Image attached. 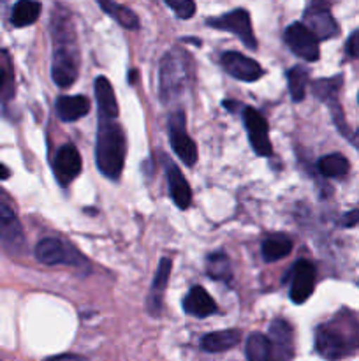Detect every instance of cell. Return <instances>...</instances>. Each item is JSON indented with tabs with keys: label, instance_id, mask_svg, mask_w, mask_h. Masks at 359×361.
<instances>
[{
	"label": "cell",
	"instance_id": "cell-1",
	"mask_svg": "<svg viewBox=\"0 0 359 361\" xmlns=\"http://www.w3.org/2000/svg\"><path fill=\"white\" fill-rule=\"evenodd\" d=\"M51 32L55 39V51H53V81L60 88L73 87L77 80V67H80V56H77L76 32L74 23L70 20L69 11L60 7L55 11L51 20Z\"/></svg>",
	"mask_w": 359,
	"mask_h": 361
},
{
	"label": "cell",
	"instance_id": "cell-2",
	"mask_svg": "<svg viewBox=\"0 0 359 361\" xmlns=\"http://www.w3.org/2000/svg\"><path fill=\"white\" fill-rule=\"evenodd\" d=\"M315 349L322 358L336 361L354 355L359 349V321L340 314L315 331Z\"/></svg>",
	"mask_w": 359,
	"mask_h": 361
},
{
	"label": "cell",
	"instance_id": "cell-3",
	"mask_svg": "<svg viewBox=\"0 0 359 361\" xmlns=\"http://www.w3.org/2000/svg\"><path fill=\"white\" fill-rule=\"evenodd\" d=\"M125 134L115 118L101 116L95 145V162L106 178L118 180L125 164Z\"/></svg>",
	"mask_w": 359,
	"mask_h": 361
},
{
	"label": "cell",
	"instance_id": "cell-4",
	"mask_svg": "<svg viewBox=\"0 0 359 361\" xmlns=\"http://www.w3.org/2000/svg\"><path fill=\"white\" fill-rule=\"evenodd\" d=\"M206 25L211 28H217V30H225L238 35L248 49L257 48V39L252 30L250 14L245 9H234L227 14H222V16L208 18Z\"/></svg>",
	"mask_w": 359,
	"mask_h": 361
},
{
	"label": "cell",
	"instance_id": "cell-5",
	"mask_svg": "<svg viewBox=\"0 0 359 361\" xmlns=\"http://www.w3.org/2000/svg\"><path fill=\"white\" fill-rule=\"evenodd\" d=\"M303 23L313 32V35L319 41L334 37L340 32L336 20L331 14L326 0H310L308 7L305 9V14H303Z\"/></svg>",
	"mask_w": 359,
	"mask_h": 361
},
{
	"label": "cell",
	"instance_id": "cell-6",
	"mask_svg": "<svg viewBox=\"0 0 359 361\" xmlns=\"http://www.w3.org/2000/svg\"><path fill=\"white\" fill-rule=\"evenodd\" d=\"M169 141H171V147L175 150V154L178 155L180 161L185 166H194L197 162V147L192 140H190L189 133H187L185 126V113L182 109L172 113L169 116Z\"/></svg>",
	"mask_w": 359,
	"mask_h": 361
},
{
	"label": "cell",
	"instance_id": "cell-7",
	"mask_svg": "<svg viewBox=\"0 0 359 361\" xmlns=\"http://www.w3.org/2000/svg\"><path fill=\"white\" fill-rule=\"evenodd\" d=\"M285 42L292 53L301 56L306 62H315L319 60V39L313 35V32L305 23H292L285 30Z\"/></svg>",
	"mask_w": 359,
	"mask_h": 361
},
{
	"label": "cell",
	"instance_id": "cell-8",
	"mask_svg": "<svg viewBox=\"0 0 359 361\" xmlns=\"http://www.w3.org/2000/svg\"><path fill=\"white\" fill-rule=\"evenodd\" d=\"M243 123L248 133L250 145L260 157H270L273 148H271L270 134H267V122L257 109L245 108L243 109Z\"/></svg>",
	"mask_w": 359,
	"mask_h": 361
},
{
	"label": "cell",
	"instance_id": "cell-9",
	"mask_svg": "<svg viewBox=\"0 0 359 361\" xmlns=\"http://www.w3.org/2000/svg\"><path fill=\"white\" fill-rule=\"evenodd\" d=\"M35 257L39 263L46 267H55L60 263H80L81 256L74 249H69L65 243H62L56 238H44L35 247Z\"/></svg>",
	"mask_w": 359,
	"mask_h": 361
},
{
	"label": "cell",
	"instance_id": "cell-10",
	"mask_svg": "<svg viewBox=\"0 0 359 361\" xmlns=\"http://www.w3.org/2000/svg\"><path fill=\"white\" fill-rule=\"evenodd\" d=\"M222 66L232 78L246 81V83H252L264 76V69L259 66V62L238 51H225L222 55Z\"/></svg>",
	"mask_w": 359,
	"mask_h": 361
},
{
	"label": "cell",
	"instance_id": "cell-11",
	"mask_svg": "<svg viewBox=\"0 0 359 361\" xmlns=\"http://www.w3.org/2000/svg\"><path fill=\"white\" fill-rule=\"evenodd\" d=\"M185 74H183V66L180 63V59L175 55H165L162 59L160 67V97L164 102H169L171 99L178 97L183 88Z\"/></svg>",
	"mask_w": 359,
	"mask_h": 361
},
{
	"label": "cell",
	"instance_id": "cell-12",
	"mask_svg": "<svg viewBox=\"0 0 359 361\" xmlns=\"http://www.w3.org/2000/svg\"><path fill=\"white\" fill-rule=\"evenodd\" d=\"M315 267L310 261L299 259L292 270L291 300L296 305H301L312 296L315 289Z\"/></svg>",
	"mask_w": 359,
	"mask_h": 361
},
{
	"label": "cell",
	"instance_id": "cell-13",
	"mask_svg": "<svg viewBox=\"0 0 359 361\" xmlns=\"http://www.w3.org/2000/svg\"><path fill=\"white\" fill-rule=\"evenodd\" d=\"M53 173L60 185H69L81 173V155L74 145H63L53 161Z\"/></svg>",
	"mask_w": 359,
	"mask_h": 361
},
{
	"label": "cell",
	"instance_id": "cell-14",
	"mask_svg": "<svg viewBox=\"0 0 359 361\" xmlns=\"http://www.w3.org/2000/svg\"><path fill=\"white\" fill-rule=\"evenodd\" d=\"M270 342L273 351V361H291L292 355V328L287 321L277 319L270 326Z\"/></svg>",
	"mask_w": 359,
	"mask_h": 361
},
{
	"label": "cell",
	"instance_id": "cell-15",
	"mask_svg": "<svg viewBox=\"0 0 359 361\" xmlns=\"http://www.w3.org/2000/svg\"><path fill=\"white\" fill-rule=\"evenodd\" d=\"M183 310L194 317H208L217 312V303L203 286H194L183 298Z\"/></svg>",
	"mask_w": 359,
	"mask_h": 361
},
{
	"label": "cell",
	"instance_id": "cell-16",
	"mask_svg": "<svg viewBox=\"0 0 359 361\" xmlns=\"http://www.w3.org/2000/svg\"><path fill=\"white\" fill-rule=\"evenodd\" d=\"M168 182L171 197L176 207L187 210L192 203V190H190V185L185 176H183V173L172 162H168Z\"/></svg>",
	"mask_w": 359,
	"mask_h": 361
},
{
	"label": "cell",
	"instance_id": "cell-17",
	"mask_svg": "<svg viewBox=\"0 0 359 361\" xmlns=\"http://www.w3.org/2000/svg\"><path fill=\"white\" fill-rule=\"evenodd\" d=\"M90 111V101L84 95H62L56 101V113L63 122H76Z\"/></svg>",
	"mask_w": 359,
	"mask_h": 361
},
{
	"label": "cell",
	"instance_id": "cell-18",
	"mask_svg": "<svg viewBox=\"0 0 359 361\" xmlns=\"http://www.w3.org/2000/svg\"><path fill=\"white\" fill-rule=\"evenodd\" d=\"M95 97H97L99 113L104 118H116L118 116V102H116L113 85L106 76H99L95 80Z\"/></svg>",
	"mask_w": 359,
	"mask_h": 361
},
{
	"label": "cell",
	"instance_id": "cell-19",
	"mask_svg": "<svg viewBox=\"0 0 359 361\" xmlns=\"http://www.w3.org/2000/svg\"><path fill=\"white\" fill-rule=\"evenodd\" d=\"M171 259L164 257L160 259V264L157 268V274H155L153 279V286H151V291H150V300H148V310L150 314L157 316L160 312V307H162V291L165 289L169 281V275H171Z\"/></svg>",
	"mask_w": 359,
	"mask_h": 361
},
{
	"label": "cell",
	"instance_id": "cell-20",
	"mask_svg": "<svg viewBox=\"0 0 359 361\" xmlns=\"http://www.w3.org/2000/svg\"><path fill=\"white\" fill-rule=\"evenodd\" d=\"M0 240H2L4 247L7 252L11 254H21L27 247L25 242V233L18 219H11V221H0Z\"/></svg>",
	"mask_w": 359,
	"mask_h": 361
},
{
	"label": "cell",
	"instance_id": "cell-21",
	"mask_svg": "<svg viewBox=\"0 0 359 361\" xmlns=\"http://www.w3.org/2000/svg\"><path fill=\"white\" fill-rule=\"evenodd\" d=\"M241 341V334L238 330H222L213 334L204 335L201 341V348L208 353H222L229 351Z\"/></svg>",
	"mask_w": 359,
	"mask_h": 361
},
{
	"label": "cell",
	"instance_id": "cell-22",
	"mask_svg": "<svg viewBox=\"0 0 359 361\" xmlns=\"http://www.w3.org/2000/svg\"><path fill=\"white\" fill-rule=\"evenodd\" d=\"M97 4L120 27L127 28V30H136V28H139V18L129 7L122 6V4H116L115 0H97Z\"/></svg>",
	"mask_w": 359,
	"mask_h": 361
},
{
	"label": "cell",
	"instance_id": "cell-23",
	"mask_svg": "<svg viewBox=\"0 0 359 361\" xmlns=\"http://www.w3.org/2000/svg\"><path fill=\"white\" fill-rule=\"evenodd\" d=\"M41 2L37 0H18L13 7V16H11V21H13L14 27H28V25L35 23L37 18L41 16Z\"/></svg>",
	"mask_w": 359,
	"mask_h": 361
},
{
	"label": "cell",
	"instance_id": "cell-24",
	"mask_svg": "<svg viewBox=\"0 0 359 361\" xmlns=\"http://www.w3.org/2000/svg\"><path fill=\"white\" fill-rule=\"evenodd\" d=\"M317 168H319L320 175L326 176V178H341L348 173L351 164L341 154H329L319 159Z\"/></svg>",
	"mask_w": 359,
	"mask_h": 361
},
{
	"label": "cell",
	"instance_id": "cell-25",
	"mask_svg": "<svg viewBox=\"0 0 359 361\" xmlns=\"http://www.w3.org/2000/svg\"><path fill=\"white\" fill-rule=\"evenodd\" d=\"M245 353L248 361H271L273 358L270 338L263 334H252L246 338Z\"/></svg>",
	"mask_w": 359,
	"mask_h": 361
},
{
	"label": "cell",
	"instance_id": "cell-26",
	"mask_svg": "<svg viewBox=\"0 0 359 361\" xmlns=\"http://www.w3.org/2000/svg\"><path fill=\"white\" fill-rule=\"evenodd\" d=\"M292 250V240L287 236H271L263 243V257L267 263H275L287 257Z\"/></svg>",
	"mask_w": 359,
	"mask_h": 361
},
{
	"label": "cell",
	"instance_id": "cell-27",
	"mask_svg": "<svg viewBox=\"0 0 359 361\" xmlns=\"http://www.w3.org/2000/svg\"><path fill=\"white\" fill-rule=\"evenodd\" d=\"M206 274L213 281L229 282L232 279V267L229 257L224 252H213L206 259Z\"/></svg>",
	"mask_w": 359,
	"mask_h": 361
},
{
	"label": "cell",
	"instance_id": "cell-28",
	"mask_svg": "<svg viewBox=\"0 0 359 361\" xmlns=\"http://www.w3.org/2000/svg\"><path fill=\"white\" fill-rule=\"evenodd\" d=\"M287 81H289V92L294 102H301L305 99L306 92V81H308V73L305 67L294 66L292 69L287 71Z\"/></svg>",
	"mask_w": 359,
	"mask_h": 361
},
{
	"label": "cell",
	"instance_id": "cell-29",
	"mask_svg": "<svg viewBox=\"0 0 359 361\" xmlns=\"http://www.w3.org/2000/svg\"><path fill=\"white\" fill-rule=\"evenodd\" d=\"M341 85V78H331V80H319L313 83V94L320 99V101H329L334 99L338 94V88Z\"/></svg>",
	"mask_w": 359,
	"mask_h": 361
},
{
	"label": "cell",
	"instance_id": "cell-30",
	"mask_svg": "<svg viewBox=\"0 0 359 361\" xmlns=\"http://www.w3.org/2000/svg\"><path fill=\"white\" fill-rule=\"evenodd\" d=\"M178 18L182 20H189L196 14V2L194 0H164Z\"/></svg>",
	"mask_w": 359,
	"mask_h": 361
},
{
	"label": "cell",
	"instance_id": "cell-31",
	"mask_svg": "<svg viewBox=\"0 0 359 361\" xmlns=\"http://www.w3.org/2000/svg\"><path fill=\"white\" fill-rule=\"evenodd\" d=\"M347 53L354 59H359V28L355 32H352V35L347 41Z\"/></svg>",
	"mask_w": 359,
	"mask_h": 361
},
{
	"label": "cell",
	"instance_id": "cell-32",
	"mask_svg": "<svg viewBox=\"0 0 359 361\" xmlns=\"http://www.w3.org/2000/svg\"><path fill=\"white\" fill-rule=\"evenodd\" d=\"M359 222V210H352L348 212V214L344 215V219H341V224L345 226V228H351V226H355Z\"/></svg>",
	"mask_w": 359,
	"mask_h": 361
},
{
	"label": "cell",
	"instance_id": "cell-33",
	"mask_svg": "<svg viewBox=\"0 0 359 361\" xmlns=\"http://www.w3.org/2000/svg\"><path fill=\"white\" fill-rule=\"evenodd\" d=\"M14 217H16V215H14L13 208L0 201V221H11V219Z\"/></svg>",
	"mask_w": 359,
	"mask_h": 361
},
{
	"label": "cell",
	"instance_id": "cell-34",
	"mask_svg": "<svg viewBox=\"0 0 359 361\" xmlns=\"http://www.w3.org/2000/svg\"><path fill=\"white\" fill-rule=\"evenodd\" d=\"M46 361H88L83 356H77V355H58V356H51Z\"/></svg>",
	"mask_w": 359,
	"mask_h": 361
},
{
	"label": "cell",
	"instance_id": "cell-35",
	"mask_svg": "<svg viewBox=\"0 0 359 361\" xmlns=\"http://www.w3.org/2000/svg\"><path fill=\"white\" fill-rule=\"evenodd\" d=\"M11 176V171L4 164H0V180H7Z\"/></svg>",
	"mask_w": 359,
	"mask_h": 361
},
{
	"label": "cell",
	"instance_id": "cell-36",
	"mask_svg": "<svg viewBox=\"0 0 359 361\" xmlns=\"http://www.w3.org/2000/svg\"><path fill=\"white\" fill-rule=\"evenodd\" d=\"M4 83H6V73H4V69L0 67V90H2Z\"/></svg>",
	"mask_w": 359,
	"mask_h": 361
},
{
	"label": "cell",
	"instance_id": "cell-37",
	"mask_svg": "<svg viewBox=\"0 0 359 361\" xmlns=\"http://www.w3.org/2000/svg\"><path fill=\"white\" fill-rule=\"evenodd\" d=\"M358 101H359V95H358Z\"/></svg>",
	"mask_w": 359,
	"mask_h": 361
}]
</instances>
